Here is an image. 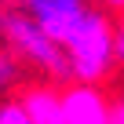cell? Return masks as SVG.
Returning a JSON list of instances; mask_svg holds the SVG:
<instances>
[{
    "label": "cell",
    "mask_w": 124,
    "mask_h": 124,
    "mask_svg": "<svg viewBox=\"0 0 124 124\" xmlns=\"http://www.w3.org/2000/svg\"><path fill=\"white\" fill-rule=\"evenodd\" d=\"M70 58V77L84 84H102L117 66V22L106 8H91V15L77 26V33L62 44Z\"/></svg>",
    "instance_id": "6da1fadb"
},
{
    "label": "cell",
    "mask_w": 124,
    "mask_h": 124,
    "mask_svg": "<svg viewBox=\"0 0 124 124\" xmlns=\"http://www.w3.org/2000/svg\"><path fill=\"white\" fill-rule=\"evenodd\" d=\"M4 44L11 47V55L26 66L40 70L44 77H51L55 84H70V58H66V47H62L47 29H40L29 15H22L18 8L15 11H4Z\"/></svg>",
    "instance_id": "7a4b0ae2"
},
{
    "label": "cell",
    "mask_w": 124,
    "mask_h": 124,
    "mask_svg": "<svg viewBox=\"0 0 124 124\" xmlns=\"http://www.w3.org/2000/svg\"><path fill=\"white\" fill-rule=\"evenodd\" d=\"M15 8L29 15L40 29H47L58 44H66L77 33V26L91 15L95 0H15Z\"/></svg>",
    "instance_id": "3957f363"
},
{
    "label": "cell",
    "mask_w": 124,
    "mask_h": 124,
    "mask_svg": "<svg viewBox=\"0 0 124 124\" xmlns=\"http://www.w3.org/2000/svg\"><path fill=\"white\" fill-rule=\"evenodd\" d=\"M62 106H66V124H113V106L99 84L70 80L62 84Z\"/></svg>",
    "instance_id": "277c9868"
},
{
    "label": "cell",
    "mask_w": 124,
    "mask_h": 124,
    "mask_svg": "<svg viewBox=\"0 0 124 124\" xmlns=\"http://www.w3.org/2000/svg\"><path fill=\"white\" fill-rule=\"evenodd\" d=\"M18 102L33 117V124H66V106H62V88L51 84H29L22 88Z\"/></svg>",
    "instance_id": "5b68a950"
},
{
    "label": "cell",
    "mask_w": 124,
    "mask_h": 124,
    "mask_svg": "<svg viewBox=\"0 0 124 124\" xmlns=\"http://www.w3.org/2000/svg\"><path fill=\"white\" fill-rule=\"evenodd\" d=\"M15 80H18V58L4 44V47H0V99L8 95V88H15Z\"/></svg>",
    "instance_id": "8992f818"
},
{
    "label": "cell",
    "mask_w": 124,
    "mask_h": 124,
    "mask_svg": "<svg viewBox=\"0 0 124 124\" xmlns=\"http://www.w3.org/2000/svg\"><path fill=\"white\" fill-rule=\"evenodd\" d=\"M0 124H33V117L18 99H0Z\"/></svg>",
    "instance_id": "52a82bcc"
},
{
    "label": "cell",
    "mask_w": 124,
    "mask_h": 124,
    "mask_svg": "<svg viewBox=\"0 0 124 124\" xmlns=\"http://www.w3.org/2000/svg\"><path fill=\"white\" fill-rule=\"evenodd\" d=\"M117 58L124 62V11H120V18H117Z\"/></svg>",
    "instance_id": "ba28073f"
},
{
    "label": "cell",
    "mask_w": 124,
    "mask_h": 124,
    "mask_svg": "<svg viewBox=\"0 0 124 124\" xmlns=\"http://www.w3.org/2000/svg\"><path fill=\"white\" fill-rule=\"evenodd\" d=\"M99 8H106V11H124V0H95Z\"/></svg>",
    "instance_id": "9c48e42d"
},
{
    "label": "cell",
    "mask_w": 124,
    "mask_h": 124,
    "mask_svg": "<svg viewBox=\"0 0 124 124\" xmlns=\"http://www.w3.org/2000/svg\"><path fill=\"white\" fill-rule=\"evenodd\" d=\"M113 124H124V99L113 106Z\"/></svg>",
    "instance_id": "30bf717a"
},
{
    "label": "cell",
    "mask_w": 124,
    "mask_h": 124,
    "mask_svg": "<svg viewBox=\"0 0 124 124\" xmlns=\"http://www.w3.org/2000/svg\"><path fill=\"white\" fill-rule=\"evenodd\" d=\"M0 33H4V11H0Z\"/></svg>",
    "instance_id": "8fae6325"
}]
</instances>
